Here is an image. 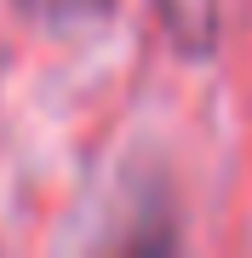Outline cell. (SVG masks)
<instances>
[{"label":"cell","mask_w":252,"mask_h":258,"mask_svg":"<svg viewBox=\"0 0 252 258\" xmlns=\"http://www.w3.org/2000/svg\"><path fill=\"white\" fill-rule=\"evenodd\" d=\"M160 18L184 52H206L218 29V0H160Z\"/></svg>","instance_id":"cell-1"},{"label":"cell","mask_w":252,"mask_h":258,"mask_svg":"<svg viewBox=\"0 0 252 258\" xmlns=\"http://www.w3.org/2000/svg\"><path fill=\"white\" fill-rule=\"evenodd\" d=\"M29 6L40 12L46 23H98V18H109V6L115 0H29Z\"/></svg>","instance_id":"cell-2"}]
</instances>
